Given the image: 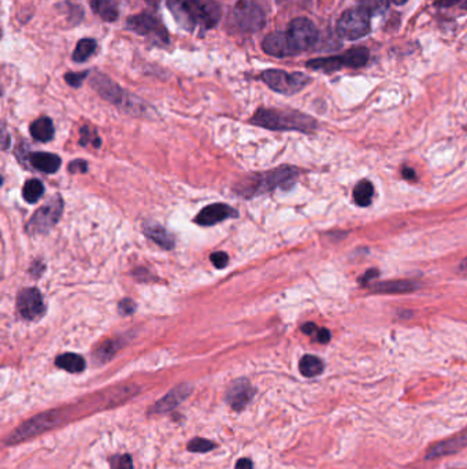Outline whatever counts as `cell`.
Masks as SVG:
<instances>
[{
  "label": "cell",
  "mask_w": 467,
  "mask_h": 469,
  "mask_svg": "<svg viewBox=\"0 0 467 469\" xmlns=\"http://www.w3.org/2000/svg\"><path fill=\"white\" fill-rule=\"evenodd\" d=\"M420 287L418 283L411 280H391L381 282L373 286V293L376 294H409Z\"/></svg>",
  "instance_id": "19"
},
{
  "label": "cell",
  "mask_w": 467,
  "mask_h": 469,
  "mask_svg": "<svg viewBox=\"0 0 467 469\" xmlns=\"http://www.w3.org/2000/svg\"><path fill=\"white\" fill-rule=\"evenodd\" d=\"M318 328H320V327H317L314 323H306V324L302 327V331H303V334H306V335L314 338V335L317 334Z\"/></svg>",
  "instance_id": "41"
},
{
  "label": "cell",
  "mask_w": 467,
  "mask_h": 469,
  "mask_svg": "<svg viewBox=\"0 0 467 469\" xmlns=\"http://www.w3.org/2000/svg\"><path fill=\"white\" fill-rule=\"evenodd\" d=\"M111 469H133V461L129 455H122V456H114L110 460Z\"/></svg>",
  "instance_id": "32"
},
{
  "label": "cell",
  "mask_w": 467,
  "mask_h": 469,
  "mask_svg": "<svg viewBox=\"0 0 467 469\" xmlns=\"http://www.w3.org/2000/svg\"><path fill=\"white\" fill-rule=\"evenodd\" d=\"M377 276H380V272L377 269H370L368 271V273H365L361 279H359V283L362 286H368V283H370L373 279H376Z\"/></svg>",
  "instance_id": "38"
},
{
  "label": "cell",
  "mask_w": 467,
  "mask_h": 469,
  "mask_svg": "<svg viewBox=\"0 0 467 469\" xmlns=\"http://www.w3.org/2000/svg\"><path fill=\"white\" fill-rule=\"evenodd\" d=\"M467 448V430L461 431L459 434L440 441L435 445H432L429 448V450L425 455L427 460H436L440 457H446V456H451L455 453H459L461 450L466 449Z\"/></svg>",
  "instance_id": "11"
},
{
  "label": "cell",
  "mask_w": 467,
  "mask_h": 469,
  "mask_svg": "<svg viewBox=\"0 0 467 469\" xmlns=\"http://www.w3.org/2000/svg\"><path fill=\"white\" fill-rule=\"evenodd\" d=\"M402 174H403V177H405L406 180H409V181H417V179H418L416 170H414L413 168H409V166H405V168L402 169Z\"/></svg>",
  "instance_id": "40"
},
{
  "label": "cell",
  "mask_w": 467,
  "mask_h": 469,
  "mask_svg": "<svg viewBox=\"0 0 467 469\" xmlns=\"http://www.w3.org/2000/svg\"><path fill=\"white\" fill-rule=\"evenodd\" d=\"M88 76V71H82V73H67L64 76V80L71 85V87H80L82 84V81L85 80V77Z\"/></svg>",
  "instance_id": "35"
},
{
  "label": "cell",
  "mask_w": 467,
  "mask_h": 469,
  "mask_svg": "<svg viewBox=\"0 0 467 469\" xmlns=\"http://www.w3.org/2000/svg\"><path fill=\"white\" fill-rule=\"evenodd\" d=\"M254 125L272 130H299L310 133L317 128V121L303 113L294 110L259 108L251 118Z\"/></svg>",
  "instance_id": "2"
},
{
  "label": "cell",
  "mask_w": 467,
  "mask_h": 469,
  "mask_svg": "<svg viewBox=\"0 0 467 469\" xmlns=\"http://www.w3.org/2000/svg\"><path fill=\"white\" fill-rule=\"evenodd\" d=\"M119 310L122 314H132L136 310V305L132 299H123L119 302Z\"/></svg>",
  "instance_id": "37"
},
{
  "label": "cell",
  "mask_w": 467,
  "mask_h": 469,
  "mask_svg": "<svg viewBox=\"0 0 467 469\" xmlns=\"http://www.w3.org/2000/svg\"><path fill=\"white\" fill-rule=\"evenodd\" d=\"M361 7L365 8L370 15L383 14L390 5V0H359Z\"/></svg>",
  "instance_id": "30"
},
{
  "label": "cell",
  "mask_w": 467,
  "mask_h": 469,
  "mask_svg": "<svg viewBox=\"0 0 467 469\" xmlns=\"http://www.w3.org/2000/svg\"><path fill=\"white\" fill-rule=\"evenodd\" d=\"M211 262H213V265H214L215 268L224 269V268H226V265H228V262H229V257H228V254L224 253V251L213 253V254H211Z\"/></svg>",
  "instance_id": "34"
},
{
  "label": "cell",
  "mask_w": 467,
  "mask_h": 469,
  "mask_svg": "<svg viewBox=\"0 0 467 469\" xmlns=\"http://www.w3.org/2000/svg\"><path fill=\"white\" fill-rule=\"evenodd\" d=\"M299 177V170L292 166H280L270 172L252 174L248 179L240 181L237 192L243 196L251 198L265 192H270L276 188L288 190L291 188L296 179Z\"/></svg>",
  "instance_id": "3"
},
{
  "label": "cell",
  "mask_w": 467,
  "mask_h": 469,
  "mask_svg": "<svg viewBox=\"0 0 467 469\" xmlns=\"http://www.w3.org/2000/svg\"><path fill=\"white\" fill-rule=\"evenodd\" d=\"M187 448L189 452H193V453H207L215 449V444L203 438H193L192 441H189Z\"/></svg>",
  "instance_id": "31"
},
{
  "label": "cell",
  "mask_w": 467,
  "mask_h": 469,
  "mask_svg": "<svg viewBox=\"0 0 467 469\" xmlns=\"http://www.w3.org/2000/svg\"><path fill=\"white\" fill-rule=\"evenodd\" d=\"M462 0H436L435 4L439 5V7H451V5H455L458 3H461Z\"/></svg>",
  "instance_id": "43"
},
{
  "label": "cell",
  "mask_w": 467,
  "mask_h": 469,
  "mask_svg": "<svg viewBox=\"0 0 467 469\" xmlns=\"http://www.w3.org/2000/svg\"><path fill=\"white\" fill-rule=\"evenodd\" d=\"M167 7L177 23L189 32L211 29L221 18V7L208 0H167Z\"/></svg>",
  "instance_id": "1"
},
{
  "label": "cell",
  "mask_w": 467,
  "mask_h": 469,
  "mask_svg": "<svg viewBox=\"0 0 467 469\" xmlns=\"http://www.w3.org/2000/svg\"><path fill=\"white\" fill-rule=\"evenodd\" d=\"M459 272H461L462 275H467V258H465V260L461 262V265H459Z\"/></svg>",
  "instance_id": "44"
},
{
  "label": "cell",
  "mask_w": 467,
  "mask_h": 469,
  "mask_svg": "<svg viewBox=\"0 0 467 469\" xmlns=\"http://www.w3.org/2000/svg\"><path fill=\"white\" fill-rule=\"evenodd\" d=\"M53 133H55L53 124L48 117H40L30 125V135L37 141H43V143L52 140Z\"/></svg>",
  "instance_id": "20"
},
{
  "label": "cell",
  "mask_w": 467,
  "mask_h": 469,
  "mask_svg": "<svg viewBox=\"0 0 467 469\" xmlns=\"http://www.w3.org/2000/svg\"><path fill=\"white\" fill-rule=\"evenodd\" d=\"M143 232L151 240H154L156 244H159L160 247H163L166 250H171L176 244L173 235L166 228L159 225L158 222H144L143 224Z\"/></svg>",
  "instance_id": "17"
},
{
  "label": "cell",
  "mask_w": 467,
  "mask_h": 469,
  "mask_svg": "<svg viewBox=\"0 0 467 469\" xmlns=\"http://www.w3.org/2000/svg\"><path fill=\"white\" fill-rule=\"evenodd\" d=\"M29 162L34 169L44 173H55L62 165L60 158L51 152H33L29 155Z\"/></svg>",
  "instance_id": "18"
},
{
  "label": "cell",
  "mask_w": 467,
  "mask_h": 469,
  "mask_svg": "<svg viewBox=\"0 0 467 469\" xmlns=\"http://www.w3.org/2000/svg\"><path fill=\"white\" fill-rule=\"evenodd\" d=\"M261 77L272 89L285 95H294L310 82V78L303 73H288L274 69L263 71Z\"/></svg>",
  "instance_id": "6"
},
{
  "label": "cell",
  "mask_w": 467,
  "mask_h": 469,
  "mask_svg": "<svg viewBox=\"0 0 467 469\" xmlns=\"http://www.w3.org/2000/svg\"><path fill=\"white\" fill-rule=\"evenodd\" d=\"M236 469H254V464L250 459H240L236 464Z\"/></svg>",
  "instance_id": "42"
},
{
  "label": "cell",
  "mask_w": 467,
  "mask_h": 469,
  "mask_svg": "<svg viewBox=\"0 0 467 469\" xmlns=\"http://www.w3.org/2000/svg\"><path fill=\"white\" fill-rule=\"evenodd\" d=\"M43 194H44V185L37 179H32V180L26 181V184L23 185L22 195L27 203L37 202L43 196Z\"/></svg>",
  "instance_id": "28"
},
{
  "label": "cell",
  "mask_w": 467,
  "mask_h": 469,
  "mask_svg": "<svg viewBox=\"0 0 467 469\" xmlns=\"http://www.w3.org/2000/svg\"><path fill=\"white\" fill-rule=\"evenodd\" d=\"M344 60V66L348 67H362L369 60V51L363 47L352 48L346 52V55L342 56Z\"/></svg>",
  "instance_id": "26"
},
{
  "label": "cell",
  "mask_w": 467,
  "mask_h": 469,
  "mask_svg": "<svg viewBox=\"0 0 467 469\" xmlns=\"http://www.w3.org/2000/svg\"><path fill=\"white\" fill-rule=\"evenodd\" d=\"M121 346H122V342L118 341V339L117 341H108V342H106V343H103V345H100L97 347V350L95 352L93 357L99 363H106L118 352V349Z\"/></svg>",
  "instance_id": "29"
},
{
  "label": "cell",
  "mask_w": 467,
  "mask_h": 469,
  "mask_svg": "<svg viewBox=\"0 0 467 469\" xmlns=\"http://www.w3.org/2000/svg\"><path fill=\"white\" fill-rule=\"evenodd\" d=\"M396 3H400V1H405V0H395Z\"/></svg>",
  "instance_id": "46"
},
{
  "label": "cell",
  "mask_w": 467,
  "mask_h": 469,
  "mask_svg": "<svg viewBox=\"0 0 467 469\" xmlns=\"http://www.w3.org/2000/svg\"><path fill=\"white\" fill-rule=\"evenodd\" d=\"M91 82H92V87L97 91V93L103 99H106L114 104H118V106L123 104V102H125L123 91L115 82H112L110 78H107L106 76L95 74L92 77Z\"/></svg>",
  "instance_id": "15"
},
{
  "label": "cell",
  "mask_w": 467,
  "mask_h": 469,
  "mask_svg": "<svg viewBox=\"0 0 467 469\" xmlns=\"http://www.w3.org/2000/svg\"><path fill=\"white\" fill-rule=\"evenodd\" d=\"M254 398V389L246 379L235 380L226 391V402L233 411H243Z\"/></svg>",
  "instance_id": "12"
},
{
  "label": "cell",
  "mask_w": 467,
  "mask_h": 469,
  "mask_svg": "<svg viewBox=\"0 0 467 469\" xmlns=\"http://www.w3.org/2000/svg\"><path fill=\"white\" fill-rule=\"evenodd\" d=\"M230 217H237V213L233 207L225 203H214L204 207L195 218V222L202 227H211L218 222H222Z\"/></svg>",
  "instance_id": "13"
},
{
  "label": "cell",
  "mask_w": 467,
  "mask_h": 469,
  "mask_svg": "<svg viewBox=\"0 0 467 469\" xmlns=\"http://www.w3.org/2000/svg\"><path fill=\"white\" fill-rule=\"evenodd\" d=\"M331 338H332V335H331V331H329V330H326V328H318L317 334L314 335V339H315L317 342L322 343V345H325V343H329V342H331Z\"/></svg>",
  "instance_id": "36"
},
{
  "label": "cell",
  "mask_w": 467,
  "mask_h": 469,
  "mask_svg": "<svg viewBox=\"0 0 467 469\" xmlns=\"http://www.w3.org/2000/svg\"><path fill=\"white\" fill-rule=\"evenodd\" d=\"M128 29L137 34L152 36L155 40L167 43V33L162 23L151 14H139L128 18L126 21Z\"/></svg>",
  "instance_id": "9"
},
{
  "label": "cell",
  "mask_w": 467,
  "mask_h": 469,
  "mask_svg": "<svg viewBox=\"0 0 467 469\" xmlns=\"http://www.w3.org/2000/svg\"><path fill=\"white\" fill-rule=\"evenodd\" d=\"M370 30V14L362 8H351L346 11L337 23V32L347 40H358Z\"/></svg>",
  "instance_id": "5"
},
{
  "label": "cell",
  "mask_w": 467,
  "mask_h": 469,
  "mask_svg": "<svg viewBox=\"0 0 467 469\" xmlns=\"http://www.w3.org/2000/svg\"><path fill=\"white\" fill-rule=\"evenodd\" d=\"M287 36L296 52L311 48L318 40L317 26L309 18H296L289 26Z\"/></svg>",
  "instance_id": "8"
},
{
  "label": "cell",
  "mask_w": 467,
  "mask_h": 469,
  "mask_svg": "<svg viewBox=\"0 0 467 469\" xmlns=\"http://www.w3.org/2000/svg\"><path fill=\"white\" fill-rule=\"evenodd\" d=\"M233 23L241 32L254 33L261 30L266 23L263 10L252 0H240L236 3L232 14Z\"/></svg>",
  "instance_id": "4"
},
{
  "label": "cell",
  "mask_w": 467,
  "mask_h": 469,
  "mask_svg": "<svg viewBox=\"0 0 467 469\" xmlns=\"http://www.w3.org/2000/svg\"><path fill=\"white\" fill-rule=\"evenodd\" d=\"M262 48L266 54L277 58H285L296 54L295 48L289 43L287 33L284 32H274L267 34L262 43Z\"/></svg>",
  "instance_id": "14"
},
{
  "label": "cell",
  "mask_w": 467,
  "mask_h": 469,
  "mask_svg": "<svg viewBox=\"0 0 467 469\" xmlns=\"http://www.w3.org/2000/svg\"><path fill=\"white\" fill-rule=\"evenodd\" d=\"M462 7H464V10H467V0H465V3L462 4Z\"/></svg>",
  "instance_id": "45"
},
{
  "label": "cell",
  "mask_w": 467,
  "mask_h": 469,
  "mask_svg": "<svg viewBox=\"0 0 467 469\" xmlns=\"http://www.w3.org/2000/svg\"><path fill=\"white\" fill-rule=\"evenodd\" d=\"M80 143L84 144V146L89 144V143H93L96 147H99L100 146V139L96 136L95 132L91 130L89 126H84L81 129V140H80Z\"/></svg>",
  "instance_id": "33"
},
{
  "label": "cell",
  "mask_w": 467,
  "mask_h": 469,
  "mask_svg": "<svg viewBox=\"0 0 467 469\" xmlns=\"http://www.w3.org/2000/svg\"><path fill=\"white\" fill-rule=\"evenodd\" d=\"M192 391V386L189 385H181L176 389H173L166 397H163L160 401H158L154 408L152 412L154 413H165V412H170L174 408L178 407V404H181Z\"/></svg>",
  "instance_id": "16"
},
{
  "label": "cell",
  "mask_w": 467,
  "mask_h": 469,
  "mask_svg": "<svg viewBox=\"0 0 467 469\" xmlns=\"http://www.w3.org/2000/svg\"><path fill=\"white\" fill-rule=\"evenodd\" d=\"M16 308L19 314L29 321H33L43 316L44 313V302L38 290L36 288H25L18 293L16 297Z\"/></svg>",
  "instance_id": "10"
},
{
  "label": "cell",
  "mask_w": 467,
  "mask_h": 469,
  "mask_svg": "<svg viewBox=\"0 0 467 469\" xmlns=\"http://www.w3.org/2000/svg\"><path fill=\"white\" fill-rule=\"evenodd\" d=\"M55 365L60 369H64L69 374H81L86 364L85 360L74 353H66V354H60L56 360H55Z\"/></svg>",
  "instance_id": "21"
},
{
  "label": "cell",
  "mask_w": 467,
  "mask_h": 469,
  "mask_svg": "<svg viewBox=\"0 0 467 469\" xmlns=\"http://www.w3.org/2000/svg\"><path fill=\"white\" fill-rule=\"evenodd\" d=\"M344 66V60L342 56H329V58H318L311 59L307 62V67L314 70H324V71H335Z\"/></svg>",
  "instance_id": "25"
},
{
  "label": "cell",
  "mask_w": 467,
  "mask_h": 469,
  "mask_svg": "<svg viewBox=\"0 0 467 469\" xmlns=\"http://www.w3.org/2000/svg\"><path fill=\"white\" fill-rule=\"evenodd\" d=\"M63 210V201L60 196L52 198L47 205L40 207L29 220L26 231L30 235H41L49 232L59 221Z\"/></svg>",
  "instance_id": "7"
},
{
  "label": "cell",
  "mask_w": 467,
  "mask_h": 469,
  "mask_svg": "<svg viewBox=\"0 0 467 469\" xmlns=\"http://www.w3.org/2000/svg\"><path fill=\"white\" fill-rule=\"evenodd\" d=\"M374 196V185L370 180H361L354 190V202L359 207H368Z\"/></svg>",
  "instance_id": "24"
},
{
  "label": "cell",
  "mask_w": 467,
  "mask_h": 469,
  "mask_svg": "<svg viewBox=\"0 0 467 469\" xmlns=\"http://www.w3.org/2000/svg\"><path fill=\"white\" fill-rule=\"evenodd\" d=\"M91 7L96 15L107 22L117 21L119 15L118 7L114 0H91Z\"/></svg>",
  "instance_id": "22"
},
{
  "label": "cell",
  "mask_w": 467,
  "mask_h": 469,
  "mask_svg": "<svg viewBox=\"0 0 467 469\" xmlns=\"http://www.w3.org/2000/svg\"><path fill=\"white\" fill-rule=\"evenodd\" d=\"M97 44L93 38H82L75 45V49L73 52V59L78 63L85 62L88 58L92 56V54L96 51Z\"/></svg>",
  "instance_id": "27"
},
{
  "label": "cell",
  "mask_w": 467,
  "mask_h": 469,
  "mask_svg": "<svg viewBox=\"0 0 467 469\" xmlns=\"http://www.w3.org/2000/svg\"><path fill=\"white\" fill-rule=\"evenodd\" d=\"M324 361L311 354H306L299 363V371L304 378H317L324 372Z\"/></svg>",
  "instance_id": "23"
},
{
  "label": "cell",
  "mask_w": 467,
  "mask_h": 469,
  "mask_svg": "<svg viewBox=\"0 0 467 469\" xmlns=\"http://www.w3.org/2000/svg\"><path fill=\"white\" fill-rule=\"evenodd\" d=\"M69 169H70L71 173H75V172H86L88 165H86V162H84V161H75V162H71V163H70Z\"/></svg>",
  "instance_id": "39"
}]
</instances>
